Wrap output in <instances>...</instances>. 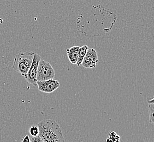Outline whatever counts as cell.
Returning a JSON list of instances; mask_svg holds the SVG:
<instances>
[{
	"label": "cell",
	"instance_id": "obj_1",
	"mask_svg": "<svg viewBox=\"0 0 154 142\" xmlns=\"http://www.w3.org/2000/svg\"><path fill=\"white\" fill-rule=\"evenodd\" d=\"M39 136L43 142H64V137L59 125L54 120H43L38 123Z\"/></svg>",
	"mask_w": 154,
	"mask_h": 142
},
{
	"label": "cell",
	"instance_id": "obj_13",
	"mask_svg": "<svg viewBox=\"0 0 154 142\" xmlns=\"http://www.w3.org/2000/svg\"><path fill=\"white\" fill-rule=\"evenodd\" d=\"M21 142H31V139H30V137L28 135H26L23 137V138L21 140Z\"/></svg>",
	"mask_w": 154,
	"mask_h": 142
},
{
	"label": "cell",
	"instance_id": "obj_9",
	"mask_svg": "<svg viewBox=\"0 0 154 142\" xmlns=\"http://www.w3.org/2000/svg\"><path fill=\"white\" fill-rule=\"evenodd\" d=\"M154 103H149V122L151 125H154Z\"/></svg>",
	"mask_w": 154,
	"mask_h": 142
},
{
	"label": "cell",
	"instance_id": "obj_10",
	"mask_svg": "<svg viewBox=\"0 0 154 142\" xmlns=\"http://www.w3.org/2000/svg\"><path fill=\"white\" fill-rule=\"evenodd\" d=\"M108 138L109 139L110 142H119V141H120V137L119 136L116 134V132L113 131L110 133Z\"/></svg>",
	"mask_w": 154,
	"mask_h": 142
},
{
	"label": "cell",
	"instance_id": "obj_4",
	"mask_svg": "<svg viewBox=\"0 0 154 142\" xmlns=\"http://www.w3.org/2000/svg\"><path fill=\"white\" fill-rule=\"evenodd\" d=\"M41 56L38 54L33 53V60L31 65L26 74L24 76L28 83L33 86H37V72L39 62L41 59Z\"/></svg>",
	"mask_w": 154,
	"mask_h": 142
},
{
	"label": "cell",
	"instance_id": "obj_6",
	"mask_svg": "<svg viewBox=\"0 0 154 142\" xmlns=\"http://www.w3.org/2000/svg\"><path fill=\"white\" fill-rule=\"evenodd\" d=\"M98 62L97 53L95 49L88 48L81 65L84 68H94Z\"/></svg>",
	"mask_w": 154,
	"mask_h": 142
},
{
	"label": "cell",
	"instance_id": "obj_3",
	"mask_svg": "<svg viewBox=\"0 0 154 142\" xmlns=\"http://www.w3.org/2000/svg\"><path fill=\"white\" fill-rule=\"evenodd\" d=\"M55 76V72L51 63L41 59L39 62L37 68V80L43 81L54 79Z\"/></svg>",
	"mask_w": 154,
	"mask_h": 142
},
{
	"label": "cell",
	"instance_id": "obj_14",
	"mask_svg": "<svg viewBox=\"0 0 154 142\" xmlns=\"http://www.w3.org/2000/svg\"><path fill=\"white\" fill-rule=\"evenodd\" d=\"M147 101H148V102L149 103H154V97L147 98Z\"/></svg>",
	"mask_w": 154,
	"mask_h": 142
},
{
	"label": "cell",
	"instance_id": "obj_7",
	"mask_svg": "<svg viewBox=\"0 0 154 142\" xmlns=\"http://www.w3.org/2000/svg\"><path fill=\"white\" fill-rule=\"evenodd\" d=\"M79 47L74 46L67 49V54L69 61L72 64H76L78 60V54Z\"/></svg>",
	"mask_w": 154,
	"mask_h": 142
},
{
	"label": "cell",
	"instance_id": "obj_5",
	"mask_svg": "<svg viewBox=\"0 0 154 142\" xmlns=\"http://www.w3.org/2000/svg\"><path fill=\"white\" fill-rule=\"evenodd\" d=\"M37 86L40 91L49 94L59 88L60 83L54 79H51L43 81H37Z\"/></svg>",
	"mask_w": 154,
	"mask_h": 142
},
{
	"label": "cell",
	"instance_id": "obj_2",
	"mask_svg": "<svg viewBox=\"0 0 154 142\" xmlns=\"http://www.w3.org/2000/svg\"><path fill=\"white\" fill-rule=\"evenodd\" d=\"M33 53L24 52L17 54L12 68L16 72L25 76L29 71L32 62Z\"/></svg>",
	"mask_w": 154,
	"mask_h": 142
},
{
	"label": "cell",
	"instance_id": "obj_12",
	"mask_svg": "<svg viewBox=\"0 0 154 142\" xmlns=\"http://www.w3.org/2000/svg\"><path fill=\"white\" fill-rule=\"evenodd\" d=\"M31 142H43L41 137L38 135L37 136L32 137V139L31 140Z\"/></svg>",
	"mask_w": 154,
	"mask_h": 142
},
{
	"label": "cell",
	"instance_id": "obj_8",
	"mask_svg": "<svg viewBox=\"0 0 154 142\" xmlns=\"http://www.w3.org/2000/svg\"><path fill=\"white\" fill-rule=\"evenodd\" d=\"M88 47L87 45H83L81 47H79L78 54V60H77V65L78 67H79L82 65L83 59L86 53L87 50L88 49Z\"/></svg>",
	"mask_w": 154,
	"mask_h": 142
},
{
	"label": "cell",
	"instance_id": "obj_11",
	"mask_svg": "<svg viewBox=\"0 0 154 142\" xmlns=\"http://www.w3.org/2000/svg\"><path fill=\"white\" fill-rule=\"evenodd\" d=\"M29 133L32 137L37 136L39 134V128L38 126H32L29 128Z\"/></svg>",
	"mask_w": 154,
	"mask_h": 142
}]
</instances>
